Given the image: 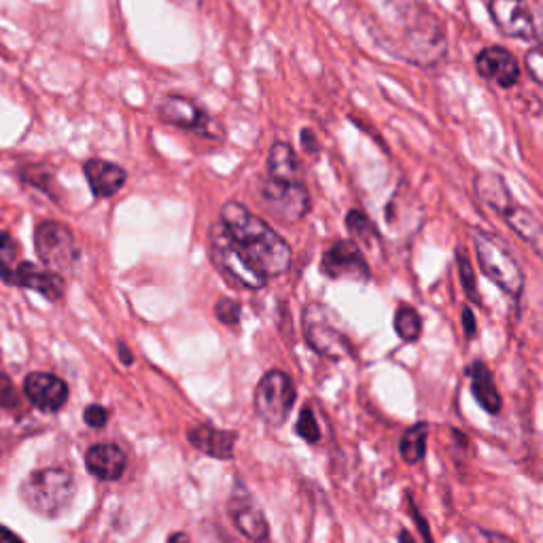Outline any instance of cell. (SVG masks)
I'll use <instances>...</instances> for the list:
<instances>
[{
  "label": "cell",
  "instance_id": "1",
  "mask_svg": "<svg viewBox=\"0 0 543 543\" xmlns=\"http://www.w3.org/2000/svg\"><path fill=\"white\" fill-rule=\"evenodd\" d=\"M219 221L225 227L227 236L236 244V249L268 280L285 274L291 268L293 253L287 240L276 234L264 219L251 213L244 204H223Z\"/></svg>",
  "mask_w": 543,
  "mask_h": 543
},
{
  "label": "cell",
  "instance_id": "2",
  "mask_svg": "<svg viewBox=\"0 0 543 543\" xmlns=\"http://www.w3.org/2000/svg\"><path fill=\"white\" fill-rule=\"evenodd\" d=\"M302 334L314 353L325 359L342 361L355 353L353 340H350L338 312L321 302H308L304 306Z\"/></svg>",
  "mask_w": 543,
  "mask_h": 543
},
{
  "label": "cell",
  "instance_id": "3",
  "mask_svg": "<svg viewBox=\"0 0 543 543\" xmlns=\"http://www.w3.org/2000/svg\"><path fill=\"white\" fill-rule=\"evenodd\" d=\"M75 476L62 467H47L32 471V474L22 482L20 497L30 507L45 518L62 516L70 501L75 497Z\"/></svg>",
  "mask_w": 543,
  "mask_h": 543
},
{
  "label": "cell",
  "instance_id": "4",
  "mask_svg": "<svg viewBox=\"0 0 543 543\" xmlns=\"http://www.w3.org/2000/svg\"><path fill=\"white\" fill-rule=\"evenodd\" d=\"M474 249L484 276L518 302L524 291V272L505 244L493 234L474 230Z\"/></svg>",
  "mask_w": 543,
  "mask_h": 543
},
{
  "label": "cell",
  "instance_id": "5",
  "mask_svg": "<svg viewBox=\"0 0 543 543\" xmlns=\"http://www.w3.org/2000/svg\"><path fill=\"white\" fill-rule=\"evenodd\" d=\"M210 257H213L217 270L238 287L264 289L268 285V278L257 272L247 257L236 249V244L227 236L221 221L210 227Z\"/></svg>",
  "mask_w": 543,
  "mask_h": 543
},
{
  "label": "cell",
  "instance_id": "6",
  "mask_svg": "<svg viewBox=\"0 0 543 543\" xmlns=\"http://www.w3.org/2000/svg\"><path fill=\"white\" fill-rule=\"evenodd\" d=\"M297 391L293 380L283 370H270L261 376L255 389V412L270 427H280L287 423V418L295 406Z\"/></svg>",
  "mask_w": 543,
  "mask_h": 543
},
{
  "label": "cell",
  "instance_id": "7",
  "mask_svg": "<svg viewBox=\"0 0 543 543\" xmlns=\"http://www.w3.org/2000/svg\"><path fill=\"white\" fill-rule=\"evenodd\" d=\"M34 247L43 264L54 272H68L77 266L79 247L75 234L64 223L41 221L34 230Z\"/></svg>",
  "mask_w": 543,
  "mask_h": 543
},
{
  "label": "cell",
  "instance_id": "8",
  "mask_svg": "<svg viewBox=\"0 0 543 543\" xmlns=\"http://www.w3.org/2000/svg\"><path fill=\"white\" fill-rule=\"evenodd\" d=\"M259 196L268 213L283 223H297L310 213V194L302 181L266 179L261 183Z\"/></svg>",
  "mask_w": 543,
  "mask_h": 543
},
{
  "label": "cell",
  "instance_id": "9",
  "mask_svg": "<svg viewBox=\"0 0 543 543\" xmlns=\"http://www.w3.org/2000/svg\"><path fill=\"white\" fill-rule=\"evenodd\" d=\"M321 272L331 280L348 278L359 280V283H367L372 276L363 251L353 240H338L336 244H331V247L323 253Z\"/></svg>",
  "mask_w": 543,
  "mask_h": 543
},
{
  "label": "cell",
  "instance_id": "10",
  "mask_svg": "<svg viewBox=\"0 0 543 543\" xmlns=\"http://www.w3.org/2000/svg\"><path fill=\"white\" fill-rule=\"evenodd\" d=\"M488 11L503 37L520 41L535 39L537 30L529 0H488Z\"/></svg>",
  "mask_w": 543,
  "mask_h": 543
},
{
  "label": "cell",
  "instance_id": "11",
  "mask_svg": "<svg viewBox=\"0 0 543 543\" xmlns=\"http://www.w3.org/2000/svg\"><path fill=\"white\" fill-rule=\"evenodd\" d=\"M3 283L11 287H24L41 293L49 302H60L64 295V280L54 270H43L39 266L30 264V261H22V264L11 266L0 272Z\"/></svg>",
  "mask_w": 543,
  "mask_h": 543
},
{
  "label": "cell",
  "instance_id": "12",
  "mask_svg": "<svg viewBox=\"0 0 543 543\" xmlns=\"http://www.w3.org/2000/svg\"><path fill=\"white\" fill-rule=\"evenodd\" d=\"M478 75L490 83H495L501 90H512L520 79V66L510 49L501 45L484 47L476 56Z\"/></svg>",
  "mask_w": 543,
  "mask_h": 543
},
{
  "label": "cell",
  "instance_id": "13",
  "mask_svg": "<svg viewBox=\"0 0 543 543\" xmlns=\"http://www.w3.org/2000/svg\"><path fill=\"white\" fill-rule=\"evenodd\" d=\"M157 113H160V119L166 121V124H172L183 130H194L206 136L213 134V119H210L200 104L191 98L166 96Z\"/></svg>",
  "mask_w": 543,
  "mask_h": 543
},
{
  "label": "cell",
  "instance_id": "14",
  "mask_svg": "<svg viewBox=\"0 0 543 543\" xmlns=\"http://www.w3.org/2000/svg\"><path fill=\"white\" fill-rule=\"evenodd\" d=\"M24 393L30 404L43 412H58L68 401L66 382L45 372L28 374L24 380Z\"/></svg>",
  "mask_w": 543,
  "mask_h": 543
},
{
  "label": "cell",
  "instance_id": "15",
  "mask_svg": "<svg viewBox=\"0 0 543 543\" xmlns=\"http://www.w3.org/2000/svg\"><path fill=\"white\" fill-rule=\"evenodd\" d=\"M187 440L191 446L204 452L206 457H213L219 461H230L234 457V446L238 442V433L221 431L208 423H200L187 431Z\"/></svg>",
  "mask_w": 543,
  "mask_h": 543
},
{
  "label": "cell",
  "instance_id": "16",
  "mask_svg": "<svg viewBox=\"0 0 543 543\" xmlns=\"http://www.w3.org/2000/svg\"><path fill=\"white\" fill-rule=\"evenodd\" d=\"M435 17V15H433ZM427 15L425 24H416L408 32V51H412V62L418 64H435L437 58L444 56V34L437 28V22Z\"/></svg>",
  "mask_w": 543,
  "mask_h": 543
},
{
  "label": "cell",
  "instance_id": "17",
  "mask_svg": "<svg viewBox=\"0 0 543 543\" xmlns=\"http://www.w3.org/2000/svg\"><path fill=\"white\" fill-rule=\"evenodd\" d=\"M85 465L90 474L104 482H115L124 476L128 457L117 444H96L85 454Z\"/></svg>",
  "mask_w": 543,
  "mask_h": 543
},
{
  "label": "cell",
  "instance_id": "18",
  "mask_svg": "<svg viewBox=\"0 0 543 543\" xmlns=\"http://www.w3.org/2000/svg\"><path fill=\"white\" fill-rule=\"evenodd\" d=\"M83 174L96 198H113L128 181L126 170L107 160H87L83 164Z\"/></svg>",
  "mask_w": 543,
  "mask_h": 543
},
{
  "label": "cell",
  "instance_id": "19",
  "mask_svg": "<svg viewBox=\"0 0 543 543\" xmlns=\"http://www.w3.org/2000/svg\"><path fill=\"white\" fill-rule=\"evenodd\" d=\"M465 376L469 378V387H471V395L476 397L478 404L490 414V416H497L501 414L503 410V399H501V393L497 389L495 384V378H493V372L488 370L484 361H474L471 363L467 370H465Z\"/></svg>",
  "mask_w": 543,
  "mask_h": 543
},
{
  "label": "cell",
  "instance_id": "20",
  "mask_svg": "<svg viewBox=\"0 0 543 543\" xmlns=\"http://www.w3.org/2000/svg\"><path fill=\"white\" fill-rule=\"evenodd\" d=\"M501 217L512 227V232H516L543 259V223L533 210L512 202L503 210Z\"/></svg>",
  "mask_w": 543,
  "mask_h": 543
},
{
  "label": "cell",
  "instance_id": "21",
  "mask_svg": "<svg viewBox=\"0 0 543 543\" xmlns=\"http://www.w3.org/2000/svg\"><path fill=\"white\" fill-rule=\"evenodd\" d=\"M300 174H302V168H300V162H297L293 147L289 143H283V140H276L268 153V179L295 183V181H302Z\"/></svg>",
  "mask_w": 543,
  "mask_h": 543
},
{
  "label": "cell",
  "instance_id": "22",
  "mask_svg": "<svg viewBox=\"0 0 543 543\" xmlns=\"http://www.w3.org/2000/svg\"><path fill=\"white\" fill-rule=\"evenodd\" d=\"M232 518H234L236 529L249 541H253V543L268 541V535H270L268 520H266L264 512L257 510L255 505H251V503L232 505Z\"/></svg>",
  "mask_w": 543,
  "mask_h": 543
},
{
  "label": "cell",
  "instance_id": "23",
  "mask_svg": "<svg viewBox=\"0 0 543 543\" xmlns=\"http://www.w3.org/2000/svg\"><path fill=\"white\" fill-rule=\"evenodd\" d=\"M476 194L488 208H493L497 215H501L503 210L514 202L510 189H507L503 177L497 172H480L478 174Z\"/></svg>",
  "mask_w": 543,
  "mask_h": 543
},
{
  "label": "cell",
  "instance_id": "24",
  "mask_svg": "<svg viewBox=\"0 0 543 543\" xmlns=\"http://www.w3.org/2000/svg\"><path fill=\"white\" fill-rule=\"evenodd\" d=\"M427 440H429V425L416 423L412 425L399 442V454L408 465H416L425 459L427 454Z\"/></svg>",
  "mask_w": 543,
  "mask_h": 543
},
{
  "label": "cell",
  "instance_id": "25",
  "mask_svg": "<svg viewBox=\"0 0 543 543\" xmlns=\"http://www.w3.org/2000/svg\"><path fill=\"white\" fill-rule=\"evenodd\" d=\"M395 334L404 342H416L423 334V319L412 306H399L395 312Z\"/></svg>",
  "mask_w": 543,
  "mask_h": 543
},
{
  "label": "cell",
  "instance_id": "26",
  "mask_svg": "<svg viewBox=\"0 0 543 543\" xmlns=\"http://www.w3.org/2000/svg\"><path fill=\"white\" fill-rule=\"evenodd\" d=\"M457 268H459V276H461V285L467 293V297L474 304H480V291H478V283H476V274H474V266H471L469 255L465 253L463 247L457 249Z\"/></svg>",
  "mask_w": 543,
  "mask_h": 543
},
{
  "label": "cell",
  "instance_id": "27",
  "mask_svg": "<svg viewBox=\"0 0 543 543\" xmlns=\"http://www.w3.org/2000/svg\"><path fill=\"white\" fill-rule=\"evenodd\" d=\"M346 227L350 234L363 242H372L374 238H378L376 225L370 221V217H365L361 210H350V213L346 215Z\"/></svg>",
  "mask_w": 543,
  "mask_h": 543
},
{
  "label": "cell",
  "instance_id": "28",
  "mask_svg": "<svg viewBox=\"0 0 543 543\" xmlns=\"http://www.w3.org/2000/svg\"><path fill=\"white\" fill-rule=\"evenodd\" d=\"M295 433L300 435L302 440L308 442V444H317L321 440V429H319V423H317V416H314L310 406L302 408V414H300V420H297Z\"/></svg>",
  "mask_w": 543,
  "mask_h": 543
},
{
  "label": "cell",
  "instance_id": "29",
  "mask_svg": "<svg viewBox=\"0 0 543 543\" xmlns=\"http://www.w3.org/2000/svg\"><path fill=\"white\" fill-rule=\"evenodd\" d=\"M215 314L217 319L227 325V327H236L240 323V314H242V306L236 300H230V297H223L215 304Z\"/></svg>",
  "mask_w": 543,
  "mask_h": 543
},
{
  "label": "cell",
  "instance_id": "30",
  "mask_svg": "<svg viewBox=\"0 0 543 543\" xmlns=\"http://www.w3.org/2000/svg\"><path fill=\"white\" fill-rule=\"evenodd\" d=\"M17 253H20V244L13 240L11 234L0 232V272L15 264Z\"/></svg>",
  "mask_w": 543,
  "mask_h": 543
},
{
  "label": "cell",
  "instance_id": "31",
  "mask_svg": "<svg viewBox=\"0 0 543 543\" xmlns=\"http://www.w3.org/2000/svg\"><path fill=\"white\" fill-rule=\"evenodd\" d=\"M17 401V389L13 387V382L7 374H0V408H15Z\"/></svg>",
  "mask_w": 543,
  "mask_h": 543
},
{
  "label": "cell",
  "instance_id": "32",
  "mask_svg": "<svg viewBox=\"0 0 543 543\" xmlns=\"http://www.w3.org/2000/svg\"><path fill=\"white\" fill-rule=\"evenodd\" d=\"M524 64H527V70L531 73V77L543 85V47H535L531 49L527 58H524Z\"/></svg>",
  "mask_w": 543,
  "mask_h": 543
},
{
  "label": "cell",
  "instance_id": "33",
  "mask_svg": "<svg viewBox=\"0 0 543 543\" xmlns=\"http://www.w3.org/2000/svg\"><path fill=\"white\" fill-rule=\"evenodd\" d=\"M83 420H85V423L87 425H90V427H94V429H102L104 425H107V420H109V412L107 410H104L102 406H87L85 410H83Z\"/></svg>",
  "mask_w": 543,
  "mask_h": 543
},
{
  "label": "cell",
  "instance_id": "34",
  "mask_svg": "<svg viewBox=\"0 0 543 543\" xmlns=\"http://www.w3.org/2000/svg\"><path fill=\"white\" fill-rule=\"evenodd\" d=\"M408 505H410V514H412V518H414V522H416V527H418V531H420V537L425 539V543H435V541L431 539V531H429V524H427L425 516L420 514V510H418L416 503H414V499H412L410 495H408Z\"/></svg>",
  "mask_w": 543,
  "mask_h": 543
},
{
  "label": "cell",
  "instance_id": "35",
  "mask_svg": "<svg viewBox=\"0 0 543 543\" xmlns=\"http://www.w3.org/2000/svg\"><path fill=\"white\" fill-rule=\"evenodd\" d=\"M463 331H465V338L471 340L478 336V321H476V314L474 310H471L469 306H463Z\"/></svg>",
  "mask_w": 543,
  "mask_h": 543
},
{
  "label": "cell",
  "instance_id": "36",
  "mask_svg": "<svg viewBox=\"0 0 543 543\" xmlns=\"http://www.w3.org/2000/svg\"><path fill=\"white\" fill-rule=\"evenodd\" d=\"M300 140H302V147H304V151H308L310 155L319 153V138H317V134H314L312 130L304 128V130H302Z\"/></svg>",
  "mask_w": 543,
  "mask_h": 543
},
{
  "label": "cell",
  "instance_id": "37",
  "mask_svg": "<svg viewBox=\"0 0 543 543\" xmlns=\"http://www.w3.org/2000/svg\"><path fill=\"white\" fill-rule=\"evenodd\" d=\"M0 543H24L22 537H17L11 529L0 527Z\"/></svg>",
  "mask_w": 543,
  "mask_h": 543
},
{
  "label": "cell",
  "instance_id": "38",
  "mask_svg": "<svg viewBox=\"0 0 543 543\" xmlns=\"http://www.w3.org/2000/svg\"><path fill=\"white\" fill-rule=\"evenodd\" d=\"M117 355L121 357V361H124V365L132 363V355H130V350H128V346L124 342L117 344Z\"/></svg>",
  "mask_w": 543,
  "mask_h": 543
},
{
  "label": "cell",
  "instance_id": "39",
  "mask_svg": "<svg viewBox=\"0 0 543 543\" xmlns=\"http://www.w3.org/2000/svg\"><path fill=\"white\" fill-rule=\"evenodd\" d=\"M168 543H191V539L185 533H174L168 537Z\"/></svg>",
  "mask_w": 543,
  "mask_h": 543
},
{
  "label": "cell",
  "instance_id": "40",
  "mask_svg": "<svg viewBox=\"0 0 543 543\" xmlns=\"http://www.w3.org/2000/svg\"><path fill=\"white\" fill-rule=\"evenodd\" d=\"M172 3H177V5L185 7V9H196L200 5V0H172Z\"/></svg>",
  "mask_w": 543,
  "mask_h": 543
},
{
  "label": "cell",
  "instance_id": "41",
  "mask_svg": "<svg viewBox=\"0 0 543 543\" xmlns=\"http://www.w3.org/2000/svg\"><path fill=\"white\" fill-rule=\"evenodd\" d=\"M488 543H514V541L505 539L503 535H493V533H490V535H488Z\"/></svg>",
  "mask_w": 543,
  "mask_h": 543
},
{
  "label": "cell",
  "instance_id": "42",
  "mask_svg": "<svg viewBox=\"0 0 543 543\" xmlns=\"http://www.w3.org/2000/svg\"><path fill=\"white\" fill-rule=\"evenodd\" d=\"M399 543H416V539L408 531H401L399 533Z\"/></svg>",
  "mask_w": 543,
  "mask_h": 543
}]
</instances>
